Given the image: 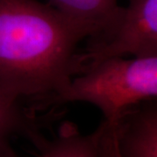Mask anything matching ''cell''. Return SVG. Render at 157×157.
I'll return each mask as SVG.
<instances>
[{"instance_id":"obj_1","label":"cell","mask_w":157,"mask_h":157,"mask_svg":"<svg viewBox=\"0 0 157 157\" xmlns=\"http://www.w3.org/2000/svg\"><path fill=\"white\" fill-rule=\"evenodd\" d=\"M90 33L38 0H0V88L37 101L83 73L81 41Z\"/></svg>"},{"instance_id":"obj_2","label":"cell","mask_w":157,"mask_h":157,"mask_svg":"<svg viewBox=\"0 0 157 157\" xmlns=\"http://www.w3.org/2000/svg\"><path fill=\"white\" fill-rule=\"evenodd\" d=\"M156 97L157 57L110 58L87 67L64 89L38 101L34 107L87 102L101 110L105 123L113 125L131 108Z\"/></svg>"},{"instance_id":"obj_3","label":"cell","mask_w":157,"mask_h":157,"mask_svg":"<svg viewBox=\"0 0 157 157\" xmlns=\"http://www.w3.org/2000/svg\"><path fill=\"white\" fill-rule=\"evenodd\" d=\"M127 55L157 57V0H128L111 28L87 39L82 61L86 69L101 60Z\"/></svg>"},{"instance_id":"obj_4","label":"cell","mask_w":157,"mask_h":157,"mask_svg":"<svg viewBox=\"0 0 157 157\" xmlns=\"http://www.w3.org/2000/svg\"><path fill=\"white\" fill-rule=\"evenodd\" d=\"M95 132L120 157H157L156 101L135 106L113 125L103 121Z\"/></svg>"},{"instance_id":"obj_5","label":"cell","mask_w":157,"mask_h":157,"mask_svg":"<svg viewBox=\"0 0 157 157\" xmlns=\"http://www.w3.org/2000/svg\"><path fill=\"white\" fill-rule=\"evenodd\" d=\"M21 100L0 88V157H21L13 147V139L24 137L33 143L52 118L50 113L38 115Z\"/></svg>"},{"instance_id":"obj_6","label":"cell","mask_w":157,"mask_h":157,"mask_svg":"<svg viewBox=\"0 0 157 157\" xmlns=\"http://www.w3.org/2000/svg\"><path fill=\"white\" fill-rule=\"evenodd\" d=\"M49 1L52 7L70 20L86 29L90 33V37L111 28L123 9L122 6L118 5V0Z\"/></svg>"},{"instance_id":"obj_7","label":"cell","mask_w":157,"mask_h":157,"mask_svg":"<svg viewBox=\"0 0 157 157\" xmlns=\"http://www.w3.org/2000/svg\"><path fill=\"white\" fill-rule=\"evenodd\" d=\"M33 145L39 157H101L94 132L82 135L71 121H64L52 138L42 135Z\"/></svg>"}]
</instances>
